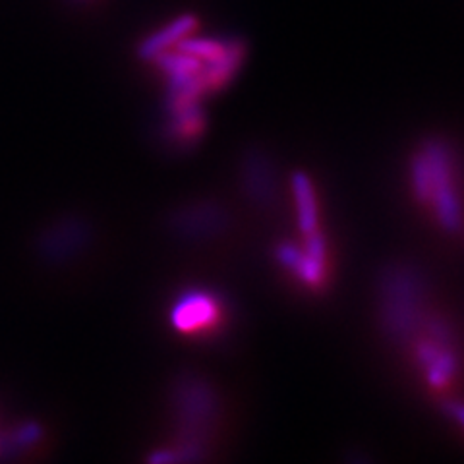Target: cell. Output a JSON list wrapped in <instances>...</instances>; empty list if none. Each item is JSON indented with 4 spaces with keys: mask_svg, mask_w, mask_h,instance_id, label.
Segmentation results:
<instances>
[{
    "mask_svg": "<svg viewBox=\"0 0 464 464\" xmlns=\"http://www.w3.org/2000/svg\"><path fill=\"white\" fill-rule=\"evenodd\" d=\"M275 256L279 266L300 286L310 293H319L325 288L329 279V244L322 228L312 235H304L300 242H281Z\"/></svg>",
    "mask_w": 464,
    "mask_h": 464,
    "instance_id": "6",
    "label": "cell"
},
{
    "mask_svg": "<svg viewBox=\"0 0 464 464\" xmlns=\"http://www.w3.org/2000/svg\"><path fill=\"white\" fill-rule=\"evenodd\" d=\"M377 308L389 341L409 344L431 315L428 283L422 271L412 264L387 266L377 286Z\"/></svg>",
    "mask_w": 464,
    "mask_h": 464,
    "instance_id": "3",
    "label": "cell"
},
{
    "mask_svg": "<svg viewBox=\"0 0 464 464\" xmlns=\"http://www.w3.org/2000/svg\"><path fill=\"white\" fill-rule=\"evenodd\" d=\"M443 411L464 433V401H453V399L449 401L447 399V401H443Z\"/></svg>",
    "mask_w": 464,
    "mask_h": 464,
    "instance_id": "12",
    "label": "cell"
},
{
    "mask_svg": "<svg viewBox=\"0 0 464 464\" xmlns=\"http://www.w3.org/2000/svg\"><path fill=\"white\" fill-rule=\"evenodd\" d=\"M409 182L414 199L441 230L459 232L464 223V194L459 159L453 145L430 138L418 145L409 163Z\"/></svg>",
    "mask_w": 464,
    "mask_h": 464,
    "instance_id": "1",
    "label": "cell"
},
{
    "mask_svg": "<svg viewBox=\"0 0 464 464\" xmlns=\"http://www.w3.org/2000/svg\"><path fill=\"white\" fill-rule=\"evenodd\" d=\"M172 230L188 240H213L228 228V213L217 201L188 203L172 215Z\"/></svg>",
    "mask_w": 464,
    "mask_h": 464,
    "instance_id": "7",
    "label": "cell"
},
{
    "mask_svg": "<svg viewBox=\"0 0 464 464\" xmlns=\"http://www.w3.org/2000/svg\"><path fill=\"white\" fill-rule=\"evenodd\" d=\"M242 186L254 206L267 209L279 198V172L264 151L246 153L242 163Z\"/></svg>",
    "mask_w": 464,
    "mask_h": 464,
    "instance_id": "8",
    "label": "cell"
},
{
    "mask_svg": "<svg viewBox=\"0 0 464 464\" xmlns=\"http://www.w3.org/2000/svg\"><path fill=\"white\" fill-rule=\"evenodd\" d=\"M172 412L177 422V441L159 449L150 460H201L215 440L223 416L219 391L199 375H184L172 389Z\"/></svg>",
    "mask_w": 464,
    "mask_h": 464,
    "instance_id": "2",
    "label": "cell"
},
{
    "mask_svg": "<svg viewBox=\"0 0 464 464\" xmlns=\"http://www.w3.org/2000/svg\"><path fill=\"white\" fill-rule=\"evenodd\" d=\"M198 16H194V14H180V16H177L172 22L165 24L163 27H159L157 32L141 39L138 45V56L145 63H151L157 54L174 49L180 41L194 35L198 32Z\"/></svg>",
    "mask_w": 464,
    "mask_h": 464,
    "instance_id": "9",
    "label": "cell"
},
{
    "mask_svg": "<svg viewBox=\"0 0 464 464\" xmlns=\"http://www.w3.org/2000/svg\"><path fill=\"white\" fill-rule=\"evenodd\" d=\"M169 324L182 337L211 341L228 324V304L209 286H186L170 302Z\"/></svg>",
    "mask_w": 464,
    "mask_h": 464,
    "instance_id": "5",
    "label": "cell"
},
{
    "mask_svg": "<svg viewBox=\"0 0 464 464\" xmlns=\"http://www.w3.org/2000/svg\"><path fill=\"white\" fill-rule=\"evenodd\" d=\"M295 196V211H296V225L298 232L304 235H312V232L322 228L319 221V199L315 186L306 172H296L293 180H290Z\"/></svg>",
    "mask_w": 464,
    "mask_h": 464,
    "instance_id": "10",
    "label": "cell"
},
{
    "mask_svg": "<svg viewBox=\"0 0 464 464\" xmlns=\"http://www.w3.org/2000/svg\"><path fill=\"white\" fill-rule=\"evenodd\" d=\"M39 438H41V428L37 424H25L14 433V443H18L20 447H29L34 445Z\"/></svg>",
    "mask_w": 464,
    "mask_h": 464,
    "instance_id": "11",
    "label": "cell"
},
{
    "mask_svg": "<svg viewBox=\"0 0 464 464\" xmlns=\"http://www.w3.org/2000/svg\"><path fill=\"white\" fill-rule=\"evenodd\" d=\"M409 346L424 385L433 393H449L460 373V356L447 319L431 314Z\"/></svg>",
    "mask_w": 464,
    "mask_h": 464,
    "instance_id": "4",
    "label": "cell"
}]
</instances>
